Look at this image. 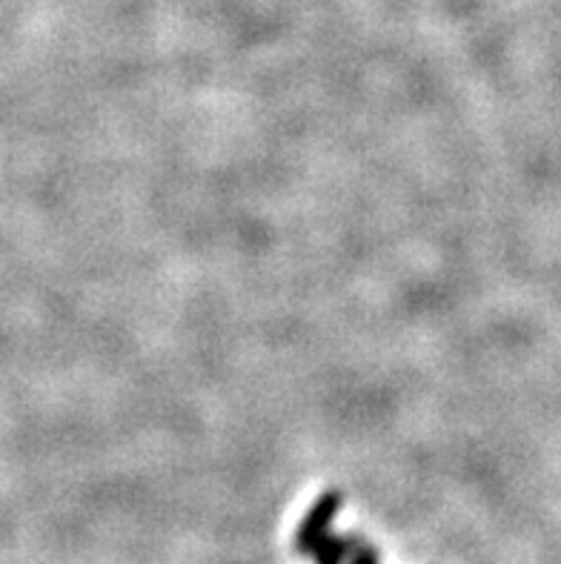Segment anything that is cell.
I'll return each mask as SVG.
<instances>
[{"label":"cell","mask_w":561,"mask_h":564,"mask_svg":"<svg viewBox=\"0 0 561 564\" xmlns=\"http://www.w3.org/2000/svg\"><path fill=\"white\" fill-rule=\"evenodd\" d=\"M304 556L315 564H378V553L370 544L356 536H321L319 542L306 547Z\"/></svg>","instance_id":"6da1fadb"},{"label":"cell","mask_w":561,"mask_h":564,"mask_svg":"<svg viewBox=\"0 0 561 564\" xmlns=\"http://www.w3.org/2000/svg\"><path fill=\"white\" fill-rule=\"evenodd\" d=\"M338 510H342V496L338 494L321 496V499L313 505V510L306 513L304 522H301L299 533H295V539H292V542H295L292 547H295V551L304 556L310 544L319 542L321 536H327L330 524H333V519Z\"/></svg>","instance_id":"7a4b0ae2"}]
</instances>
